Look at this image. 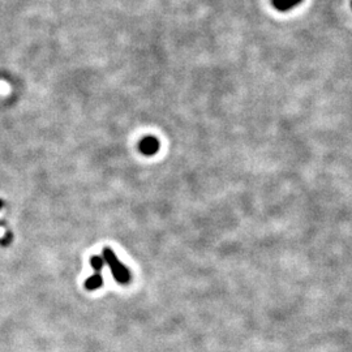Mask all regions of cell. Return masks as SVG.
<instances>
[{"mask_svg": "<svg viewBox=\"0 0 352 352\" xmlns=\"http://www.w3.org/2000/svg\"><path fill=\"white\" fill-rule=\"evenodd\" d=\"M102 285H103V279H102L99 273H95L85 282V287H87L88 290H97L99 289Z\"/></svg>", "mask_w": 352, "mask_h": 352, "instance_id": "obj_4", "label": "cell"}, {"mask_svg": "<svg viewBox=\"0 0 352 352\" xmlns=\"http://www.w3.org/2000/svg\"><path fill=\"white\" fill-rule=\"evenodd\" d=\"M103 256H105V260L110 265V269L113 271L114 278H115L117 282H120V283H128L129 279H131V273H129V270L117 259L115 253H114L110 248H105V249H103Z\"/></svg>", "mask_w": 352, "mask_h": 352, "instance_id": "obj_1", "label": "cell"}, {"mask_svg": "<svg viewBox=\"0 0 352 352\" xmlns=\"http://www.w3.org/2000/svg\"><path fill=\"white\" fill-rule=\"evenodd\" d=\"M90 264H91V267H93L97 273H99L103 267V260L99 256H93L91 260H90Z\"/></svg>", "mask_w": 352, "mask_h": 352, "instance_id": "obj_5", "label": "cell"}, {"mask_svg": "<svg viewBox=\"0 0 352 352\" xmlns=\"http://www.w3.org/2000/svg\"><path fill=\"white\" fill-rule=\"evenodd\" d=\"M301 1H303V0H271L274 8H275L277 11L281 12L290 11V9H293V7H296V5L301 3Z\"/></svg>", "mask_w": 352, "mask_h": 352, "instance_id": "obj_3", "label": "cell"}, {"mask_svg": "<svg viewBox=\"0 0 352 352\" xmlns=\"http://www.w3.org/2000/svg\"><path fill=\"white\" fill-rule=\"evenodd\" d=\"M1 206H3V203H1V201H0V209H1Z\"/></svg>", "mask_w": 352, "mask_h": 352, "instance_id": "obj_6", "label": "cell"}, {"mask_svg": "<svg viewBox=\"0 0 352 352\" xmlns=\"http://www.w3.org/2000/svg\"><path fill=\"white\" fill-rule=\"evenodd\" d=\"M351 5H352V1H351Z\"/></svg>", "mask_w": 352, "mask_h": 352, "instance_id": "obj_7", "label": "cell"}, {"mask_svg": "<svg viewBox=\"0 0 352 352\" xmlns=\"http://www.w3.org/2000/svg\"><path fill=\"white\" fill-rule=\"evenodd\" d=\"M159 149V141L155 137H145L140 143V150L145 155H153Z\"/></svg>", "mask_w": 352, "mask_h": 352, "instance_id": "obj_2", "label": "cell"}]
</instances>
